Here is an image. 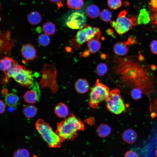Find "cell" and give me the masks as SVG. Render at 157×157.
Returning <instances> with one entry per match:
<instances>
[{"instance_id":"cell-1","label":"cell","mask_w":157,"mask_h":157,"mask_svg":"<svg viewBox=\"0 0 157 157\" xmlns=\"http://www.w3.org/2000/svg\"><path fill=\"white\" fill-rule=\"evenodd\" d=\"M114 62L116 64L113 69L115 73L119 76L121 83L126 86L141 89L143 93L147 94L152 92L153 82L149 77L146 74H140L143 69L138 70L135 68H127L119 60L117 56L113 59Z\"/></svg>"},{"instance_id":"cell-2","label":"cell","mask_w":157,"mask_h":157,"mask_svg":"<svg viewBox=\"0 0 157 157\" xmlns=\"http://www.w3.org/2000/svg\"><path fill=\"white\" fill-rule=\"evenodd\" d=\"M84 129V125L80 119L71 113L67 118L58 123L56 133L63 141L72 140L78 135L77 132Z\"/></svg>"},{"instance_id":"cell-3","label":"cell","mask_w":157,"mask_h":157,"mask_svg":"<svg viewBox=\"0 0 157 157\" xmlns=\"http://www.w3.org/2000/svg\"><path fill=\"white\" fill-rule=\"evenodd\" d=\"M36 129L44 140L51 148H57L60 147L63 142L60 138L54 133L49 124L39 119L35 124Z\"/></svg>"},{"instance_id":"cell-4","label":"cell","mask_w":157,"mask_h":157,"mask_svg":"<svg viewBox=\"0 0 157 157\" xmlns=\"http://www.w3.org/2000/svg\"><path fill=\"white\" fill-rule=\"evenodd\" d=\"M101 33L100 29L86 24L78 31L74 38L70 42L71 45L76 50L86 41Z\"/></svg>"},{"instance_id":"cell-5","label":"cell","mask_w":157,"mask_h":157,"mask_svg":"<svg viewBox=\"0 0 157 157\" xmlns=\"http://www.w3.org/2000/svg\"><path fill=\"white\" fill-rule=\"evenodd\" d=\"M109 92L108 87L97 79L90 94L89 104L90 107L94 109L96 108L100 102L106 100Z\"/></svg>"},{"instance_id":"cell-6","label":"cell","mask_w":157,"mask_h":157,"mask_svg":"<svg viewBox=\"0 0 157 157\" xmlns=\"http://www.w3.org/2000/svg\"><path fill=\"white\" fill-rule=\"evenodd\" d=\"M120 91L116 88L110 91L106 99V107L112 113L119 114L125 110L123 100L120 94Z\"/></svg>"},{"instance_id":"cell-7","label":"cell","mask_w":157,"mask_h":157,"mask_svg":"<svg viewBox=\"0 0 157 157\" xmlns=\"http://www.w3.org/2000/svg\"><path fill=\"white\" fill-rule=\"evenodd\" d=\"M127 11L122 10L119 14L115 21L110 22L112 27L114 28L118 34H123L129 31L135 24L133 22V17L129 18L126 16Z\"/></svg>"},{"instance_id":"cell-8","label":"cell","mask_w":157,"mask_h":157,"mask_svg":"<svg viewBox=\"0 0 157 157\" xmlns=\"http://www.w3.org/2000/svg\"><path fill=\"white\" fill-rule=\"evenodd\" d=\"M86 17L85 13L81 11H76L68 17L66 23L67 26L72 29H80L86 24Z\"/></svg>"},{"instance_id":"cell-9","label":"cell","mask_w":157,"mask_h":157,"mask_svg":"<svg viewBox=\"0 0 157 157\" xmlns=\"http://www.w3.org/2000/svg\"><path fill=\"white\" fill-rule=\"evenodd\" d=\"M34 77L32 71L22 68L15 74L12 78L21 85L31 87L34 83Z\"/></svg>"},{"instance_id":"cell-10","label":"cell","mask_w":157,"mask_h":157,"mask_svg":"<svg viewBox=\"0 0 157 157\" xmlns=\"http://www.w3.org/2000/svg\"><path fill=\"white\" fill-rule=\"evenodd\" d=\"M31 87L32 89L27 91L24 94V98L26 102L34 104L39 100L40 95V88L36 82L34 83Z\"/></svg>"},{"instance_id":"cell-11","label":"cell","mask_w":157,"mask_h":157,"mask_svg":"<svg viewBox=\"0 0 157 157\" xmlns=\"http://www.w3.org/2000/svg\"><path fill=\"white\" fill-rule=\"evenodd\" d=\"M21 52L23 57L26 60H33L36 56L35 49L32 45L29 44L22 46Z\"/></svg>"},{"instance_id":"cell-12","label":"cell","mask_w":157,"mask_h":157,"mask_svg":"<svg viewBox=\"0 0 157 157\" xmlns=\"http://www.w3.org/2000/svg\"><path fill=\"white\" fill-rule=\"evenodd\" d=\"M101 35V33L87 41L88 50L90 53H95L99 50L101 45L99 39Z\"/></svg>"},{"instance_id":"cell-13","label":"cell","mask_w":157,"mask_h":157,"mask_svg":"<svg viewBox=\"0 0 157 157\" xmlns=\"http://www.w3.org/2000/svg\"><path fill=\"white\" fill-rule=\"evenodd\" d=\"M137 137L136 132L131 129H128L125 130L122 136L124 141L129 144H131L134 142Z\"/></svg>"},{"instance_id":"cell-14","label":"cell","mask_w":157,"mask_h":157,"mask_svg":"<svg viewBox=\"0 0 157 157\" xmlns=\"http://www.w3.org/2000/svg\"><path fill=\"white\" fill-rule=\"evenodd\" d=\"M126 42H119L116 43L113 47V51L116 55L124 56L128 53L129 48Z\"/></svg>"},{"instance_id":"cell-15","label":"cell","mask_w":157,"mask_h":157,"mask_svg":"<svg viewBox=\"0 0 157 157\" xmlns=\"http://www.w3.org/2000/svg\"><path fill=\"white\" fill-rule=\"evenodd\" d=\"M89 87L88 81L84 79H79L75 83V88L76 91L80 93H84L88 90Z\"/></svg>"},{"instance_id":"cell-16","label":"cell","mask_w":157,"mask_h":157,"mask_svg":"<svg viewBox=\"0 0 157 157\" xmlns=\"http://www.w3.org/2000/svg\"><path fill=\"white\" fill-rule=\"evenodd\" d=\"M137 19L138 24H147L151 20L149 13L145 8L140 10Z\"/></svg>"},{"instance_id":"cell-17","label":"cell","mask_w":157,"mask_h":157,"mask_svg":"<svg viewBox=\"0 0 157 157\" xmlns=\"http://www.w3.org/2000/svg\"><path fill=\"white\" fill-rule=\"evenodd\" d=\"M54 111L56 114L60 117H65L69 113L67 106L64 104L62 103L58 104L56 106Z\"/></svg>"},{"instance_id":"cell-18","label":"cell","mask_w":157,"mask_h":157,"mask_svg":"<svg viewBox=\"0 0 157 157\" xmlns=\"http://www.w3.org/2000/svg\"><path fill=\"white\" fill-rule=\"evenodd\" d=\"M17 63L9 57H4L0 61V69L4 72H7L14 64Z\"/></svg>"},{"instance_id":"cell-19","label":"cell","mask_w":157,"mask_h":157,"mask_svg":"<svg viewBox=\"0 0 157 157\" xmlns=\"http://www.w3.org/2000/svg\"><path fill=\"white\" fill-rule=\"evenodd\" d=\"M5 101L6 104L10 106H15L18 104L19 97L15 93H9L5 96Z\"/></svg>"},{"instance_id":"cell-20","label":"cell","mask_w":157,"mask_h":157,"mask_svg":"<svg viewBox=\"0 0 157 157\" xmlns=\"http://www.w3.org/2000/svg\"><path fill=\"white\" fill-rule=\"evenodd\" d=\"M27 17L28 22L32 25L38 24L42 19L41 15L39 12L36 11L31 12L28 15Z\"/></svg>"},{"instance_id":"cell-21","label":"cell","mask_w":157,"mask_h":157,"mask_svg":"<svg viewBox=\"0 0 157 157\" xmlns=\"http://www.w3.org/2000/svg\"><path fill=\"white\" fill-rule=\"evenodd\" d=\"M86 12L88 17L92 19L97 18L100 13L99 8L94 4L88 6L86 8Z\"/></svg>"},{"instance_id":"cell-22","label":"cell","mask_w":157,"mask_h":157,"mask_svg":"<svg viewBox=\"0 0 157 157\" xmlns=\"http://www.w3.org/2000/svg\"><path fill=\"white\" fill-rule=\"evenodd\" d=\"M111 131L110 127L104 124L100 125L97 130L98 135L102 138H105L108 136L110 133Z\"/></svg>"},{"instance_id":"cell-23","label":"cell","mask_w":157,"mask_h":157,"mask_svg":"<svg viewBox=\"0 0 157 157\" xmlns=\"http://www.w3.org/2000/svg\"><path fill=\"white\" fill-rule=\"evenodd\" d=\"M23 112L26 117L29 118H32L36 114L37 109L32 105H27L24 108Z\"/></svg>"},{"instance_id":"cell-24","label":"cell","mask_w":157,"mask_h":157,"mask_svg":"<svg viewBox=\"0 0 157 157\" xmlns=\"http://www.w3.org/2000/svg\"><path fill=\"white\" fill-rule=\"evenodd\" d=\"M42 30L44 33L48 35H50L54 33L56 31V27L53 23L47 22L43 25Z\"/></svg>"},{"instance_id":"cell-25","label":"cell","mask_w":157,"mask_h":157,"mask_svg":"<svg viewBox=\"0 0 157 157\" xmlns=\"http://www.w3.org/2000/svg\"><path fill=\"white\" fill-rule=\"evenodd\" d=\"M66 1L69 8L77 10L81 8L84 3L83 0H66Z\"/></svg>"},{"instance_id":"cell-26","label":"cell","mask_w":157,"mask_h":157,"mask_svg":"<svg viewBox=\"0 0 157 157\" xmlns=\"http://www.w3.org/2000/svg\"><path fill=\"white\" fill-rule=\"evenodd\" d=\"M38 41L40 45L43 47H46L50 43V39L48 35L45 33H42L38 37Z\"/></svg>"},{"instance_id":"cell-27","label":"cell","mask_w":157,"mask_h":157,"mask_svg":"<svg viewBox=\"0 0 157 157\" xmlns=\"http://www.w3.org/2000/svg\"><path fill=\"white\" fill-rule=\"evenodd\" d=\"M99 16L101 19L104 21L110 22L112 17V14L108 9H104L100 13Z\"/></svg>"},{"instance_id":"cell-28","label":"cell","mask_w":157,"mask_h":157,"mask_svg":"<svg viewBox=\"0 0 157 157\" xmlns=\"http://www.w3.org/2000/svg\"><path fill=\"white\" fill-rule=\"evenodd\" d=\"M142 93L143 92L142 90L138 88H132L131 92L132 97L135 100H138L141 98Z\"/></svg>"},{"instance_id":"cell-29","label":"cell","mask_w":157,"mask_h":157,"mask_svg":"<svg viewBox=\"0 0 157 157\" xmlns=\"http://www.w3.org/2000/svg\"><path fill=\"white\" fill-rule=\"evenodd\" d=\"M107 65L105 63H101L99 64L96 68V72L97 74L99 76H103L107 71Z\"/></svg>"},{"instance_id":"cell-30","label":"cell","mask_w":157,"mask_h":157,"mask_svg":"<svg viewBox=\"0 0 157 157\" xmlns=\"http://www.w3.org/2000/svg\"><path fill=\"white\" fill-rule=\"evenodd\" d=\"M23 67L17 65V63L14 64L7 72L6 75L8 77H12L13 76Z\"/></svg>"},{"instance_id":"cell-31","label":"cell","mask_w":157,"mask_h":157,"mask_svg":"<svg viewBox=\"0 0 157 157\" xmlns=\"http://www.w3.org/2000/svg\"><path fill=\"white\" fill-rule=\"evenodd\" d=\"M150 110L152 117H157V97L151 102Z\"/></svg>"},{"instance_id":"cell-32","label":"cell","mask_w":157,"mask_h":157,"mask_svg":"<svg viewBox=\"0 0 157 157\" xmlns=\"http://www.w3.org/2000/svg\"><path fill=\"white\" fill-rule=\"evenodd\" d=\"M107 3L110 8L116 10L121 6L122 1L121 0H108Z\"/></svg>"},{"instance_id":"cell-33","label":"cell","mask_w":157,"mask_h":157,"mask_svg":"<svg viewBox=\"0 0 157 157\" xmlns=\"http://www.w3.org/2000/svg\"><path fill=\"white\" fill-rule=\"evenodd\" d=\"M28 151L24 149H19L15 151L13 157H29Z\"/></svg>"},{"instance_id":"cell-34","label":"cell","mask_w":157,"mask_h":157,"mask_svg":"<svg viewBox=\"0 0 157 157\" xmlns=\"http://www.w3.org/2000/svg\"><path fill=\"white\" fill-rule=\"evenodd\" d=\"M150 49L154 54H157V40H152L150 44Z\"/></svg>"},{"instance_id":"cell-35","label":"cell","mask_w":157,"mask_h":157,"mask_svg":"<svg viewBox=\"0 0 157 157\" xmlns=\"http://www.w3.org/2000/svg\"><path fill=\"white\" fill-rule=\"evenodd\" d=\"M124 157H139L138 155L135 152L130 150L126 152Z\"/></svg>"},{"instance_id":"cell-36","label":"cell","mask_w":157,"mask_h":157,"mask_svg":"<svg viewBox=\"0 0 157 157\" xmlns=\"http://www.w3.org/2000/svg\"><path fill=\"white\" fill-rule=\"evenodd\" d=\"M150 4L152 10H157V0H150Z\"/></svg>"},{"instance_id":"cell-37","label":"cell","mask_w":157,"mask_h":157,"mask_svg":"<svg viewBox=\"0 0 157 157\" xmlns=\"http://www.w3.org/2000/svg\"><path fill=\"white\" fill-rule=\"evenodd\" d=\"M51 2L55 3L57 5L58 8L62 7L63 6V4L62 3L61 0H49Z\"/></svg>"},{"instance_id":"cell-38","label":"cell","mask_w":157,"mask_h":157,"mask_svg":"<svg viewBox=\"0 0 157 157\" xmlns=\"http://www.w3.org/2000/svg\"><path fill=\"white\" fill-rule=\"evenodd\" d=\"M0 113H3L5 110L6 106L3 102L2 100L0 101Z\"/></svg>"},{"instance_id":"cell-39","label":"cell","mask_w":157,"mask_h":157,"mask_svg":"<svg viewBox=\"0 0 157 157\" xmlns=\"http://www.w3.org/2000/svg\"><path fill=\"white\" fill-rule=\"evenodd\" d=\"M90 53L88 49H86L84 52L81 53L80 55L83 57H86L90 55Z\"/></svg>"},{"instance_id":"cell-40","label":"cell","mask_w":157,"mask_h":157,"mask_svg":"<svg viewBox=\"0 0 157 157\" xmlns=\"http://www.w3.org/2000/svg\"><path fill=\"white\" fill-rule=\"evenodd\" d=\"M107 33L109 35H112L113 33V31L110 29H108L107 31Z\"/></svg>"},{"instance_id":"cell-41","label":"cell","mask_w":157,"mask_h":157,"mask_svg":"<svg viewBox=\"0 0 157 157\" xmlns=\"http://www.w3.org/2000/svg\"><path fill=\"white\" fill-rule=\"evenodd\" d=\"M101 56L102 57V58L105 59L106 58V56L105 55V54H102V55H101Z\"/></svg>"},{"instance_id":"cell-42","label":"cell","mask_w":157,"mask_h":157,"mask_svg":"<svg viewBox=\"0 0 157 157\" xmlns=\"http://www.w3.org/2000/svg\"><path fill=\"white\" fill-rule=\"evenodd\" d=\"M155 154L156 156L157 157V149L155 151Z\"/></svg>"}]
</instances>
